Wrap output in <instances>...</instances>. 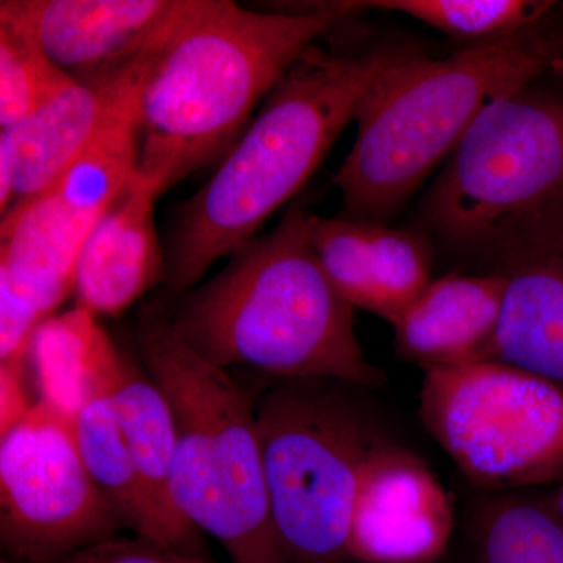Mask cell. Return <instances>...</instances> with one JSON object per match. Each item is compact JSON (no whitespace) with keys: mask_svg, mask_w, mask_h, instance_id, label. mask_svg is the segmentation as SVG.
Wrapping results in <instances>:
<instances>
[{"mask_svg":"<svg viewBox=\"0 0 563 563\" xmlns=\"http://www.w3.org/2000/svg\"><path fill=\"white\" fill-rule=\"evenodd\" d=\"M363 2L262 13L231 0H180L139 92V173L158 195L228 154L292 63Z\"/></svg>","mask_w":563,"mask_h":563,"instance_id":"1","label":"cell"},{"mask_svg":"<svg viewBox=\"0 0 563 563\" xmlns=\"http://www.w3.org/2000/svg\"><path fill=\"white\" fill-rule=\"evenodd\" d=\"M303 203L272 232L231 254L210 280L165 303L174 332L207 362L279 379H329L380 387L383 369L363 354L354 307L325 273Z\"/></svg>","mask_w":563,"mask_h":563,"instance_id":"2","label":"cell"},{"mask_svg":"<svg viewBox=\"0 0 563 563\" xmlns=\"http://www.w3.org/2000/svg\"><path fill=\"white\" fill-rule=\"evenodd\" d=\"M413 54L350 52L313 44L266 96L265 106L203 187L181 203L166 244L165 290L190 291L214 262L254 239L290 201L385 73Z\"/></svg>","mask_w":563,"mask_h":563,"instance_id":"3","label":"cell"},{"mask_svg":"<svg viewBox=\"0 0 563 563\" xmlns=\"http://www.w3.org/2000/svg\"><path fill=\"white\" fill-rule=\"evenodd\" d=\"M553 55L521 32L440 60L412 55L393 66L363 98L357 139L333 179L343 217H391L451 157L476 118L528 87Z\"/></svg>","mask_w":563,"mask_h":563,"instance_id":"4","label":"cell"},{"mask_svg":"<svg viewBox=\"0 0 563 563\" xmlns=\"http://www.w3.org/2000/svg\"><path fill=\"white\" fill-rule=\"evenodd\" d=\"M139 342L147 374L172 404L177 512L222 544L233 563H291L274 526L257 424V398L229 369L174 332L165 302L144 307Z\"/></svg>","mask_w":563,"mask_h":563,"instance_id":"5","label":"cell"},{"mask_svg":"<svg viewBox=\"0 0 563 563\" xmlns=\"http://www.w3.org/2000/svg\"><path fill=\"white\" fill-rule=\"evenodd\" d=\"M346 387L329 379H280L255 404L274 526L291 563L350 559L363 470L387 440Z\"/></svg>","mask_w":563,"mask_h":563,"instance_id":"6","label":"cell"},{"mask_svg":"<svg viewBox=\"0 0 563 563\" xmlns=\"http://www.w3.org/2000/svg\"><path fill=\"white\" fill-rule=\"evenodd\" d=\"M562 201L563 102L523 88L476 118L426 214L448 244L490 257L515 229Z\"/></svg>","mask_w":563,"mask_h":563,"instance_id":"7","label":"cell"},{"mask_svg":"<svg viewBox=\"0 0 563 563\" xmlns=\"http://www.w3.org/2000/svg\"><path fill=\"white\" fill-rule=\"evenodd\" d=\"M420 417L487 492L563 481V387L499 361L424 372Z\"/></svg>","mask_w":563,"mask_h":563,"instance_id":"8","label":"cell"},{"mask_svg":"<svg viewBox=\"0 0 563 563\" xmlns=\"http://www.w3.org/2000/svg\"><path fill=\"white\" fill-rule=\"evenodd\" d=\"M140 87L46 191L3 214L2 309L43 322L73 295L85 240L139 168Z\"/></svg>","mask_w":563,"mask_h":563,"instance_id":"9","label":"cell"},{"mask_svg":"<svg viewBox=\"0 0 563 563\" xmlns=\"http://www.w3.org/2000/svg\"><path fill=\"white\" fill-rule=\"evenodd\" d=\"M122 531L85 466L73 421L33 404L0 442V544L10 563H54Z\"/></svg>","mask_w":563,"mask_h":563,"instance_id":"10","label":"cell"},{"mask_svg":"<svg viewBox=\"0 0 563 563\" xmlns=\"http://www.w3.org/2000/svg\"><path fill=\"white\" fill-rule=\"evenodd\" d=\"M454 528L450 495L420 455L385 440L366 462L347 555L362 563H433Z\"/></svg>","mask_w":563,"mask_h":563,"instance_id":"11","label":"cell"},{"mask_svg":"<svg viewBox=\"0 0 563 563\" xmlns=\"http://www.w3.org/2000/svg\"><path fill=\"white\" fill-rule=\"evenodd\" d=\"M490 257L506 280L498 361L563 387V201L515 229Z\"/></svg>","mask_w":563,"mask_h":563,"instance_id":"12","label":"cell"},{"mask_svg":"<svg viewBox=\"0 0 563 563\" xmlns=\"http://www.w3.org/2000/svg\"><path fill=\"white\" fill-rule=\"evenodd\" d=\"M179 0H2L0 16L31 33L76 81L125 68L165 31Z\"/></svg>","mask_w":563,"mask_h":563,"instance_id":"13","label":"cell"},{"mask_svg":"<svg viewBox=\"0 0 563 563\" xmlns=\"http://www.w3.org/2000/svg\"><path fill=\"white\" fill-rule=\"evenodd\" d=\"M173 18L150 49L131 65L91 80L74 81L27 120L2 129L0 154L9 157L14 173L11 209L46 191L90 146L125 99L140 87L172 27Z\"/></svg>","mask_w":563,"mask_h":563,"instance_id":"14","label":"cell"},{"mask_svg":"<svg viewBox=\"0 0 563 563\" xmlns=\"http://www.w3.org/2000/svg\"><path fill=\"white\" fill-rule=\"evenodd\" d=\"M313 243L343 298L391 325L432 282L431 247L418 233L383 222L318 218Z\"/></svg>","mask_w":563,"mask_h":563,"instance_id":"15","label":"cell"},{"mask_svg":"<svg viewBox=\"0 0 563 563\" xmlns=\"http://www.w3.org/2000/svg\"><path fill=\"white\" fill-rule=\"evenodd\" d=\"M158 196L135 172L96 222L77 261V309L114 317L165 279L166 251L154 220Z\"/></svg>","mask_w":563,"mask_h":563,"instance_id":"16","label":"cell"},{"mask_svg":"<svg viewBox=\"0 0 563 563\" xmlns=\"http://www.w3.org/2000/svg\"><path fill=\"white\" fill-rule=\"evenodd\" d=\"M504 290L498 273L432 280L393 324L399 357L424 372L498 361Z\"/></svg>","mask_w":563,"mask_h":563,"instance_id":"17","label":"cell"},{"mask_svg":"<svg viewBox=\"0 0 563 563\" xmlns=\"http://www.w3.org/2000/svg\"><path fill=\"white\" fill-rule=\"evenodd\" d=\"M41 399L68 420L87 404L113 395L125 361L95 314L77 309L52 314L33 333L29 357Z\"/></svg>","mask_w":563,"mask_h":563,"instance_id":"18","label":"cell"},{"mask_svg":"<svg viewBox=\"0 0 563 563\" xmlns=\"http://www.w3.org/2000/svg\"><path fill=\"white\" fill-rule=\"evenodd\" d=\"M113 402L133 465L174 547L206 558L198 529L177 512L169 488L179 442L172 404L150 374L128 362Z\"/></svg>","mask_w":563,"mask_h":563,"instance_id":"19","label":"cell"},{"mask_svg":"<svg viewBox=\"0 0 563 563\" xmlns=\"http://www.w3.org/2000/svg\"><path fill=\"white\" fill-rule=\"evenodd\" d=\"M73 424L85 466L117 514L122 531L176 548L133 465L113 395L87 404Z\"/></svg>","mask_w":563,"mask_h":563,"instance_id":"20","label":"cell"},{"mask_svg":"<svg viewBox=\"0 0 563 563\" xmlns=\"http://www.w3.org/2000/svg\"><path fill=\"white\" fill-rule=\"evenodd\" d=\"M477 563H563V523L547 499L499 496L472 521Z\"/></svg>","mask_w":563,"mask_h":563,"instance_id":"21","label":"cell"},{"mask_svg":"<svg viewBox=\"0 0 563 563\" xmlns=\"http://www.w3.org/2000/svg\"><path fill=\"white\" fill-rule=\"evenodd\" d=\"M363 5L407 14L451 38L481 44L525 32L554 3L542 0H379L363 2Z\"/></svg>","mask_w":563,"mask_h":563,"instance_id":"22","label":"cell"},{"mask_svg":"<svg viewBox=\"0 0 563 563\" xmlns=\"http://www.w3.org/2000/svg\"><path fill=\"white\" fill-rule=\"evenodd\" d=\"M74 81L44 54L31 33L9 18L0 16L2 129L27 120Z\"/></svg>","mask_w":563,"mask_h":563,"instance_id":"23","label":"cell"},{"mask_svg":"<svg viewBox=\"0 0 563 563\" xmlns=\"http://www.w3.org/2000/svg\"><path fill=\"white\" fill-rule=\"evenodd\" d=\"M54 563H211L206 558L185 553L177 548L168 547L133 536L113 537L98 544L68 555Z\"/></svg>","mask_w":563,"mask_h":563,"instance_id":"24","label":"cell"},{"mask_svg":"<svg viewBox=\"0 0 563 563\" xmlns=\"http://www.w3.org/2000/svg\"><path fill=\"white\" fill-rule=\"evenodd\" d=\"M22 372L24 365H0V388H2V415H0V428L2 433L13 428L18 421L29 412V406L24 393H22Z\"/></svg>","mask_w":563,"mask_h":563,"instance_id":"25","label":"cell"},{"mask_svg":"<svg viewBox=\"0 0 563 563\" xmlns=\"http://www.w3.org/2000/svg\"><path fill=\"white\" fill-rule=\"evenodd\" d=\"M547 503L563 523V481L561 487H559L550 498H547Z\"/></svg>","mask_w":563,"mask_h":563,"instance_id":"26","label":"cell"},{"mask_svg":"<svg viewBox=\"0 0 563 563\" xmlns=\"http://www.w3.org/2000/svg\"><path fill=\"white\" fill-rule=\"evenodd\" d=\"M551 68L563 74V54L554 55L553 60H551Z\"/></svg>","mask_w":563,"mask_h":563,"instance_id":"27","label":"cell"},{"mask_svg":"<svg viewBox=\"0 0 563 563\" xmlns=\"http://www.w3.org/2000/svg\"><path fill=\"white\" fill-rule=\"evenodd\" d=\"M0 563H10V562H7L5 559H2V562H0Z\"/></svg>","mask_w":563,"mask_h":563,"instance_id":"28","label":"cell"}]
</instances>
